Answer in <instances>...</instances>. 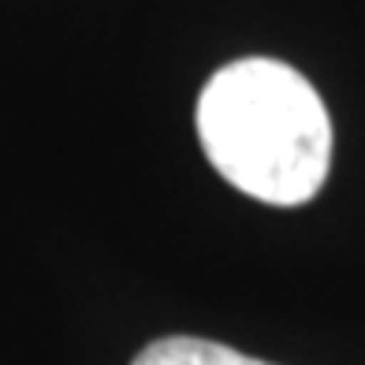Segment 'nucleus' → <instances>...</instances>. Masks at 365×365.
Here are the masks:
<instances>
[{
    "mask_svg": "<svg viewBox=\"0 0 365 365\" xmlns=\"http://www.w3.org/2000/svg\"><path fill=\"white\" fill-rule=\"evenodd\" d=\"M197 138L231 187L264 205H306L331 168V120L306 75L269 56L220 68L197 97Z\"/></svg>",
    "mask_w": 365,
    "mask_h": 365,
    "instance_id": "nucleus-1",
    "label": "nucleus"
},
{
    "mask_svg": "<svg viewBox=\"0 0 365 365\" xmlns=\"http://www.w3.org/2000/svg\"><path fill=\"white\" fill-rule=\"evenodd\" d=\"M130 365H269V361L239 354L224 343H209V339H194V336H168L138 351V358Z\"/></svg>",
    "mask_w": 365,
    "mask_h": 365,
    "instance_id": "nucleus-2",
    "label": "nucleus"
}]
</instances>
